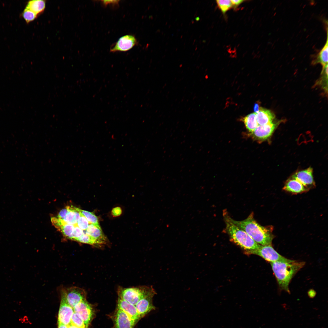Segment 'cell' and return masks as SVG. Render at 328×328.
I'll return each mask as SVG.
<instances>
[{"label":"cell","instance_id":"cell-14","mask_svg":"<svg viewBox=\"0 0 328 328\" xmlns=\"http://www.w3.org/2000/svg\"><path fill=\"white\" fill-rule=\"evenodd\" d=\"M118 308L127 314L136 323L140 317L135 306L118 298Z\"/></svg>","mask_w":328,"mask_h":328},{"label":"cell","instance_id":"cell-10","mask_svg":"<svg viewBox=\"0 0 328 328\" xmlns=\"http://www.w3.org/2000/svg\"><path fill=\"white\" fill-rule=\"evenodd\" d=\"M74 312L78 313L81 317L86 326L87 327L93 317L92 307L86 299L77 304L73 308Z\"/></svg>","mask_w":328,"mask_h":328},{"label":"cell","instance_id":"cell-19","mask_svg":"<svg viewBox=\"0 0 328 328\" xmlns=\"http://www.w3.org/2000/svg\"><path fill=\"white\" fill-rule=\"evenodd\" d=\"M326 40L324 45L315 56V57L312 61V63L313 65L317 63H320L323 66L328 64V29L327 27Z\"/></svg>","mask_w":328,"mask_h":328},{"label":"cell","instance_id":"cell-33","mask_svg":"<svg viewBox=\"0 0 328 328\" xmlns=\"http://www.w3.org/2000/svg\"><path fill=\"white\" fill-rule=\"evenodd\" d=\"M232 8L234 9H236L241 4L243 3L245 1V0H231Z\"/></svg>","mask_w":328,"mask_h":328},{"label":"cell","instance_id":"cell-32","mask_svg":"<svg viewBox=\"0 0 328 328\" xmlns=\"http://www.w3.org/2000/svg\"><path fill=\"white\" fill-rule=\"evenodd\" d=\"M68 211L67 208L61 210L59 213L57 218L60 219H63L66 215Z\"/></svg>","mask_w":328,"mask_h":328},{"label":"cell","instance_id":"cell-29","mask_svg":"<svg viewBox=\"0 0 328 328\" xmlns=\"http://www.w3.org/2000/svg\"><path fill=\"white\" fill-rule=\"evenodd\" d=\"M80 216L77 224L82 230L86 231L87 228L89 225L91 224L88 222L84 216L80 213Z\"/></svg>","mask_w":328,"mask_h":328},{"label":"cell","instance_id":"cell-13","mask_svg":"<svg viewBox=\"0 0 328 328\" xmlns=\"http://www.w3.org/2000/svg\"><path fill=\"white\" fill-rule=\"evenodd\" d=\"M155 295H150L142 298L135 305L141 318L155 309L152 303V298Z\"/></svg>","mask_w":328,"mask_h":328},{"label":"cell","instance_id":"cell-20","mask_svg":"<svg viewBox=\"0 0 328 328\" xmlns=\"http://www.w3.org/2000/svg\"><path fill=\"white\" fill-rule=\"evenodd\" d=\"M45 7V1L34 0L29 1L26 8L31 10L37 15L43 12Z\"/></svg>","mask_w":328,"mask_h":328},{"label":"cell","instance_id":"cell-4","mask_svg":"<svg viewBox=\"0 0 328 328\" xmlns=\"http://www.w3.org/2000/svg\"><path fill=\"white\" fill-rule=\"evenodd\" d=\"M117 291L118 298L135 306L142 298L156 294L152 287L147 286L129 288L119 287Z\"/></svg>","mask_w":328,"mask_h":328},{"label":"cell","instance_id":"cell-5","mask_svg":"<svg viewBox=\"0 0 328 328\" xmlns=\"http://www.w3.org/2000/svg\"><path fill=\"white\" fill-rule=\"evenodd\" d=\"M247 252L258 255L270 263L277 261H285L289 259L278 253L274 249L272 244L261 245L258 249Z\"/></svg>","mask_w":328,"mask_h":328},{"label":"cell","instance_id":"cell-25","mask_svg":"<svg viewBox=\"0 0 328 328\" xmlns=\"http://www.w3.org/2000/svg\"><path fill=\"white\" fill-rule=\"evenodd\" d=\"M77 241L93 245H102L100 242L94 237L84 233L78 239Z\"/></svg>","mask_w":328,"mask_h":328},{"label":"cell","instance_id":"cell-37","mask_svg":"<svg viewBox=\"0 0 328 328\" xmlns=\"http://www.w3.org/2000/svg\"><path fill=\"white\" fill-rule=\"evenodd\" d=\"M76 328H79V327H76Z\"/></svg>","mask_w":328,"mask_h":328},{"label":"cell","instance_id":"cell-27","mask_svg":"<svg viewBox=\"0 0 328 328\" xmlns=\"http://www.w3.org/2000/svg\"><path fill=\"white\" fill-rule=\"evenodd\" d=\"M74 228V225L64 224L58 230L66 237L70 239Z\"/></svg>","mask_w":328,"mask_h":328},{"label":"cell","instance_id":"cell-16","mask_svg":"<svg viewBox=\"0 0 328 328\" xmlns=\"http://www.w3.org/2000/svg\"><path fill=\"white\" fill-rule=\"evenodd\" d=\"M85 234L94 237L101 245L107 243V238L104 235L100 225L90 224L86 230Z\"/></svg>","mask_w":328,"mask_h":328},{"label":"cell","instance_id":"cell-18","mask_svg":"<svg viewBox=\"0 0 328 328\" xmlns=\"http://www.w3.org/2000/svg\"><path fill=\"white\" fill-rule=\"evenodd\" d=\"M66 208L68 211L65 216L62 220L66 223L75 225L77 224L80 217V214L78 211L77 208L73 206H68Z\"/></svg>","mask_w":328,"mask_h":328},{"label":"cell","instance_id":"cell-30","mask_svg":"<svg viewBox=\"0 0 328 328\" xmlns=\"http://www.w3.org/2000/svg\"><path fill=\"white\" fill-rule=\"evenodd\" d=\"M74 228L71 235L70 239L77 241L84 233L83 230L80 229L77 225L75 224Z\"/></svg>","mask_w":328,"mask_h":328},{"label":"cell","instance_id":"cell-8","mask_svg":"<svg viewBox=\"0 0 328 328\" xmlns=\"http://www.w3.org/2000/svg\"><path fill=\"white\" fill-rule=\"evenodd\" d=\"M135 37L131 35H126L120 38L111 48V52H125L133 48L137 44Z\"/></svg>","mask_w":328,"mask_h":328},{"label":"cell","instance_id":"cell-21","mask_svg":"<svg viewBox=\"0 0 328 328\" xmlns=\"http://www.w3.org/2000/svg\"><path fill=\"white\" fill-rule=\"evenodd\" d=\"M242 119L246 128L250 133L253 132L258 126L256 113L255 112L247 115Z\"/></svg>","mask_w":328,"mask_h":328},{"label":"cell","instance_id":"cell-36","mask_svg":"<svg viewBox=\"0 0 328 328\" xmlns=\"http://www.w3.org/2000/svg\"><path fill=\"white\" fill-rule=\"evenodd\" d=\"M58 328H68V326L61 323H58Z\"/></svg>","mask_w":328,"mask_h":328},{"label":"cell","instance_id":"cell-9","mask_svg":"<svg viewBox=\"0 0 328 328\" xmlns=\"http://www.w3.org/2000/svg\"><path fill=\"white\" fill-rule=\"evenodd\" d=\"M64 290L67 301L73 308L77 304L86 299L85 292L81 288L71 287Z\"/></svg>","mask_w":328,"mask_h":328},{"label":"cell","instance_id":"cell-35","mask_svg":"<svg viewBox=\"0 0 328 328\" xmlns=\"http://www.w3.org/2000/svg\"><path fill=\"white\" fill-rule=\"evenodd\" d=\"M261 107H260L258 103H255L254 105L253 109L255 113H257L259 111Z\"/></svg>","mask_w":328,"mask_h":328},{"label":"cell","instance_id":"cell-17","mask_svg":"<svg viewBox=\"0 0 328 328\" xmlns=\"http://www.w3.org/2000/svg\"><path fill=\"white\" fill-rule=\"evenodd\" d=\"M256 120L260 125H263L271 123L275 118V114L269 110L261 107L258 112L256 113Z\"/></svg>","mask_w":328,"mask_h":328},{"label":"cell","instance_id":"cell-23","mask_svg":"<svg viewBox=\"0 0 328 328\" xmlns=\"http://www.w3.org/2000/svg\"><path fill=\"white\" fill-rule=\"evenodd\" d=\"M77 209L78 211L85 217L90 224L99 225L97 217L93 213L81 210L78 208Z\"/></svg>","mask_w":328,"mask_h":328},{"label":"cell","instance_id":"cell-12","mask_svg":"<svg viewBox=\"0 0 328 328\" xmlns=\"http://www.w3.org/2000/svg\"><path fill=\"white\" fill-rule=\"evenodd\" d=\"M114 318L115 328H133L136 323L127 314L118 308Z\"/></svg>","mask_w":328,"mask_h":328},{"label":"cell","instance_id":"cell-24","mask_svg":"<svg viewBox=\"0 0 328 328\" xmlns=\"http://www.w3.org/2000/svg\"><path fill=\"white\" fill-rule=\"evenodd\" d=\"M216 2L219 9L224 15L232 8L231 0H217Z\"/></svg>","mask_w":328,"mask_h":328},{"label":"cell","instance_id":"cell-2","mask_svg":"<svg viewBox=\"0 0 328 328\" xmlns=\"http://www.w3.org/2000/svg\"><path fill=\"white\" fill-rule=\"evenodd\" d=\"M280 289L289 293V285L292 278L305 265L303 261L288 259L270 263Z\"/></svg>","mask_w":328,"mask_h":328},{"label":"cell","instance_id":"cell-22","mask_svg":"<svg viewBox=\"0 0 328 328\" xmlns=\"http://www.w3.org/2000/svg\"><path fill=\"white\" fill-rule=\"evenodd\" d=\"M321 72V77L316 83L317 85L321 86L323 89L327 93L328 82V64L323 66Z\"/></svg>","mask_w":328,"mask_h":328},{"label":"cell","instance_id":"cell-26","mask_svg":"<svg viewBox=\"0 0 328 328\" xmlns=\"http://www.w3.org/2000/svg\"><path fill=\"white\" fill-rule=\"evenodd\" d=\"M71 324L74 326L80 328H87L85 325L80 315L77 313L74 312L72 316Z\"/></svg>","mask_w":328,"mask_h":328},{"label":"cell","instance_id":"cell-34","mask_svg":"<svg viewBox=\"0 0 328 328\" xmlns=\"http://www.w3.org/2000/svg\"><path fill=\"white\" fill-rule=\"evenodd\" d=\"M102 4L106 6L109 5L117 4L119 2V0H102L101 1Z\"/></svg>","mask_w":328,"mask_h":328},{"label":"cell","instance_id":"cell-31","mask_svg":"<svg viewBox=\"0 0 328 328\" xmlns=\"http://www.w3.org/2000/svg\"><path fill=\"white\" fill-rule=\"evenodd\" d=\"M122 212V210L120 207H116L112 210L111 214L113 216L116 217L120 216Z\"/></svg>","mask_w":328,"mask_h":328},{"label":"cell","instance_id":"cell-1","mask_svg":"<svg viewBox=\"0 0 328 328\" xmlns=\"http://www.w3.org/2000/svg\"><path fill=\"white\" fill-rule=\"evenodd\" d=\"M229 217L233 223L244 231L257 243L261 245L272 244L274 237L272 227L260 225L254 219L253 213L242 220H234L229 215Z\"/></svg>","mask_w":328,"mask_h":328},{"label":"cell","instance_id":"cell-28","mask_svg":"<svg viewBox=\"0 0 328 328\" xmlns=\"http://www.w3.org/2000/svg\"><path fill=\"white\" fill-rule=\"evenodd\" d=\"M37 16L34 12L26 8L24 9L22 13V16L27 23L34 20L36 18Z\"/></svg>","mask_w":328,"mask_h":328},{"label":"cell","instance_id":"cell-7","mask_svg":"<svg viewBox=\"0 0 328 328\" xmlns=\"http://www.w3.org/2000/svg\"><path fill=\"white\" fill-rule=\"evenodd\" d=\"M279 124V122H273L263 125H258L250 135L254 139L259 141L265 140L272 134Z\"/></svg>","mask_w":328,"mask_h":328},{"label":"cell","instance_id":"cell-15","mask_svg":"<svg viewBox=\"0 0 328 328\" xmlns=\"http://www.w3.org/2000/svg\"><path fill=\"white\" fill-rule=\"evenodd\" d=\"M283 189L286 191L295 194L301 193L309 190L292 176L287 180Z\"/></svg>","mask_w":328,"mask_h":328},{"label":"cell","instance_id":"cell-6","mask_svg":"<svg viewBox=\"0 0 328 328\" xmlns=\"http://www.w3.org/2000/svg\"><path fill=\"white\" fill-rule=\"evenodd\" d=\"M74 312L73 308L68 303L63 289L61 292L60 304L58 314V323L67 326L71 324V319Z\"/></svg>","mask_w":328,"mask_h":328},{"label":"cell","instance_id":"cell-3","mask_svg":"<svg viewBox=\"0 0 328 328\" xmlns=\"http://www.w3.org/2000/svg\"><path fill=\"white\" fill-rule=\"evenodd\" d=\"M223 217L225 224V231L233 241L247 252L258 249L261 245L257 243L244 231L239 228L229 219V215L224 210Z\"/></svg>","mask_w":328,"mask_h":328},{"label":"cell","instance_id":"cell-11","mask_svg":"<svg viewBox=\"0 0 328 328\" xmlns=\"http://www.w3.org/2000/svg\"><path fill=\"white\" fill-rule=\"evenodd\" d=\"M292 177L308 189L315 186L313 176V169L311 167L296 172Z\"/></svg>","mask_w":328,"mask_h":328}]
</instances>
